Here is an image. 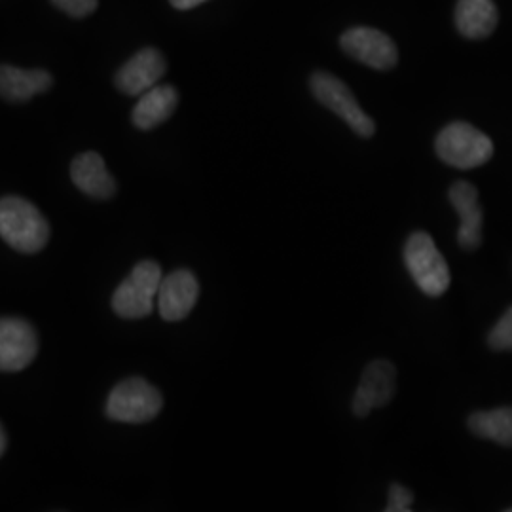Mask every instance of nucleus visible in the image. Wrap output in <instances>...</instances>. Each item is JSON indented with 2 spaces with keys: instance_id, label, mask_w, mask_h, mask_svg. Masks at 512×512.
<instances>
[{
  "instance_id": "obj_1",
  "label": "nucleus",
  "mask_w": 512,
  "mask_h": 512,
  "mask_svg": "<svg viewBox=\"0 0 512 512\" xmlns=\"http://www.w3.org/2000/svg\"><path fill=\"white\" fill-rule=\"evenodd\" d=\"M0 238L19 253H38L50 239L48 220L18 196L0 200Z\"/></svg>"
},
{
  "instance_id": "obj_2",
  "label": "nucleus",
  "mask_w": 512,
  "mask_h": 512,
  "mask_svg": "<svg viewBox=\"0 0 512 512\" xmlns=\"http://www.w3.org/2000/svg\"><path fill=\"white\" fill-rule=\"evenodd\" d=\"M404 264L420 291L437 298L450 287V270L437 243L427 232H414L404 243Z\"/></svg>"
},
{
  "instance_id": "obj_3",
  "label": "nucleus",
  "mask_w": 512,
  "mask_h": 512,
  "mask_svg": "<svg viewBox=\"0 0 512 512\" xmlns=\"http://www.w3.org/2000/svg\"><path fill=\"white\" fill-rule=\"evenodd\" d=\"M435 150L444 164L458 169H475L494 156V143L475 126L452 122L437 135Z\"/></svg>"
},
{
  "instance_id": "obj_4",
  "label": "nucleus",
  "mask_w": 512,
  "mask_h": 512,
  "mask_svg": "<svg viewBox=\"0 0 512 512\" xmlns=\"http://www.w3.org/2000/svg\"><path fill=\"white\" fill-rule=\"evenodd\" d=\"M162 268L154 260L139 262L112 296V308L124 319L150 315L162 285Z\"/></svg>"
},
{
  "instance_id": "obj_5",
  "label": "nucleus",
  "mask_w": 512,
  "mask_h": 512,
  "mask_svg": "<svg viewBox=\"0 0 512 512\" xmlns=\"http://www.w3.org/2000/svg\"><path fill=\"white\" fill-rule=\"evenodd\" d=\"M310 88L313 97L323 107L340 116L359 137L368 139L374 135L376 131L374 120L361 109L355 95L349 90L348 84H344L340 78L325 71H317L311 74Z\"/></svg>"
},
{
  "instance_id": "obj_6",
  "label": "nucleus",
  "mask_w": 512,
  "mask_h": 512,
  "mask_svg": "<svg viewBox=\"0 0 512 512\" xmlns=\"http://www.w3.org/2000/svg\"><path fill=\"white\" fill-rule=\"evenodd\" d=\"M162 395L143 378H129L116 385L107 403L109 418L124 423H145L162 410Z\"/></svg>"
},
{
  "instance_id": "obj_7",
  "label": "nucleus",
  "mask_w": 512,
  "mask_h": 512,
  "mask_svg": "<svg viewBox=\"0 0 512 512\" xmlns=\"http://www.w3.org/2000/svg\"><path fill=\"white\" fill-rule=\"evenodd\" d=\"M340 46L349 57L376 71H389L399 63L395 42L372 27L349 29L340 37Z\"/></svg>"
},
{
  "instance_id": "obj_8",
  "label": "nucleus",
  "mask_w": 512,
  "mask_h": 512,
  "mask_svg": "<svg viewBox=\"0 0 512 512\" xmlns=\"http://www.w3.org/2000/svg\"><path fill=\"white\" fill-rule=\"evenodd\" d=\"M38 338L35 329L18 317L0 319V370L19 372L37 357Z\"/></svg>"
},
{
  "instance_id": "obj_9",
  "label": "nucleus",
  "mask_w": 512,
  "mask_h": 512,
  "mask_svg": "<svg viewBox=\"0 0 512 512\" xmlns=\"http://www.w3.org/2000/svg\"><path fill=\"white\" fill-rule=\"evenodd\" d=\"M397 385V370L385 359H376L366 366L363 378L353 397V412L357 418H366L374 408L391 403Z\"/></svg>"
},
{
  "instance_id": "obj_10",
  "label": "nucleus",
  "mask_w": 512,
  "mask_h": 512,
  "mask_svg": "<svg viewBox=\"0 0 512 512\" xmlns=\"http://www.w3.org/2000/svg\"><path fill=\"white\" fill-rule=\"evenodd\" d=\"M167 71V61L160 50L143 48L128 59L116 73V88L131 97H141L152 90Z\"/></svg>"
},
{
  "instance_id": "obj_11",
  "label": "nucleus",
  "mask_w": 512,
  "mask_h": 512,
  "mask_svg": "<svg viewBox=\"0 0 512 512\" xmlns=\"http://www.w3.org/2000/svg\"><path fill=\"white\" fill-rule=\"evenodd\" d=\"M200 296V283L190 270H175L162 279L158 310L165 321H181L194 310Z\"/></svg>"
},
{
  "instance_id": "obj_12",
  "label": "nucleus",
  "mask_w": 512,
  "mask_h": 512,
  "mask_svg": "<svg viewBox=\"0 0 512 512\" xmlns=\"http://www.w3.org/2000/svg\"><path fill=\"white\" fill-rule=\"evenodd\" d=\"M448 196L461 219L458 243L465 251H475L482 243V226H484V213L478 202V190L475 184L458 181L450 186Z\"/></svg>"
},
{
  "instance_id": "obj_13",
  "label": "nucleus",
  "mask_w": 512,
  "mask_h": 512,
  "mask_svg": "<svg viewBox=\"0 0 512 512\" xmlns=\"http://www.w3.org/2000/svg\"><path fill=\"white\" fill-rule=\"evenodd\" d=\"M71 177L84 194L97 200H109L116 194V181L110 175L103 158L95 152H84L74 158Z\"/></svg>"
},
{
  "instance_id": "obj_14",
  "label": "nucleus",
  "mask_w": 512,
  "mask_h": 512,
  "mask_svg": "<svg viewBox=\"0 0 512 512\" xmlns=\"http://www.w3.org/2000/svg\"><path fill=\"white\" fill-rule=\"evenodd\" d=\"M456 29L469 40L488 38L499 23V12L494 0H458Z\"/></svg>"
},
{
  "instance_id": "obj_15",
  "label": "nucleus",
  "mask_w": 512,
  "mask_h": 512,
  "mask_svg": "<svg viewBox=\"0 0 512 512\" xmlns=\"http://www.w3.org/2000/svg\"><path fill=\"white\" fill-rule=\"evenodd\" d=\"M52 74L42 69H19L0 65V97L8 101H29L52 88Z\"/></svg>"
},
{
  "instance_id": "obj_16",
  "label": "nucleus",
  "mask_w": 512,
  "mask_h": 512,
  "mask_svg": "<svg viewBox=\"0 0 512 512\" xmlns=\"http://www.w3.org/2000/svg\"><path fill=\"white\" fill-rule=\"evenodd\" d=\"M179 105V92L173 86H154L141 95L131 120L139 129H154L171 118Z\"/></svg>"
},
{
  "instance_id": "obj_17",
  "label": "nucleus",
  "mask_w": 512,
  "mask_h": 512,
  "mask_svg": "<svg viewBox=\"0 0 512 512\" xmlns=\"http://www.w3.org/2000/svg\"><path fill=\"white\" fill-rule=\"evenodd\" d=\"M469 429L480 439L512 446V406L476 412L469 418Z\"/></svg>"
},
{
  "instance_id": "obj_18",
  "label": "nucleus",
  "mask_w": 512,
  "mask_h": 512,
  "mask_svg": "<svg viewBox=\"0 0 512 512\" xmlns=\"http://www.w3.org/2000/svg\"><path fill=\"white\" fill-rule=\"evenodd\" d=\"M488 344L494 351H512V306L495 323L488 336Z\"/></svg>"
},
{
  "instance_id": "obj_19",
  "label": "nucleus",
  "mask_w": 512,
  "mask_h": 512,
  "mask_svg": "<svg viewBox=\"0 0 512 512\" xmlns=\"http://www.w3.org/2000/svg\"><path fill=\"white\" fill-rule=\"evenodd\" d=\"M52 4L71 18H88L97 10L99 0H52Z\"/></svg>"
},
{
  "instance_id": "obj_20",
  "label": "nucleus",
  "mask_w": 512,
  "mask_h": 512,
  "mask_svg": "<svg viewBox=\"0 0 512 512\" xmlns=\"http://www.w3.org/2000/svg\"><path fill=\"white\" fill-rule=\"evenodd\" d=\"M412 503H414V494L395 482L389 488V503L384 512H412L410 509Z\"/></svg>"
},
{
  "instance_id": "obj_21",
  "label": "nucleus",
  "mask_w": 512,
  "mask_h": 512,
  "mask_svg": "<svg viewBox=\"0 0 512 512\" xmlns=\"http://www.w3.org/2000/svg\"><path fill=\"white\" fill-rule=\"evenodd\" d=\"M169 2H171V6L177 8V10H192V8L200 6V4L207 2V0H169Z\"/></svg>"
},
{
  "instance_id": "obj_22",
  "label": "nucleus",
  "mask_w": 512,
  "mask_h": 512,
  "mask_svg": "<svg viewBox=\"0 0 512 512\" xmlns=\"http://www.w3.org/2000/svg\"><path fill=\"white\" fill-rule=\"evenodd\" d=\"M4 450H6V433H4V429L0 425V456L4 454Z\"/></svg>"
},
{
  "instance_id": "obj_23",
  "label": "nucleus",
  "mask_w": 512,
  "mask_h": 512,
  "mask_svg": "<svg viewBox=\"0 0 512 512\" xmlns=\"http://www.w3.org/2000/svg\"><path fill=\"white\" fill-rule=\"evenodd\" d=\"M507 512H512V509H509V511H507Z\"/></svg>"
}]
</instances>
